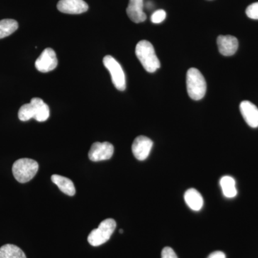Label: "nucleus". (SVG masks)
I'll return each instance as SVG.
<instances>
[{"mask_svg":"<svg viewBox=\"0 0 258 258\" xmlns=\"http://www.w3.org/2000/svg\"><path fill=\"white\" fill-rule=\"evenodd\" d=\"M136 55L147 72L152 74L160 68V61L150 42L144 40L138 42L136 47Z\"/></svg>","mask_w":258,"mask_h":258,"instance_id":"obj_1","label":"nucleus"},{"mask_svg":"<svg viewBox=\"0 0 258 258\" xmlns=\"http://www.w3.org/2000/svg\"><path fill=\"white\" fill-rule=\"evenodd\" d=\"M241 114L246 123L252 127L257 128L258 127V108L255 105L250 101H244L241 102L240 105Z\"/></svg>","mask_w":258,"mask_h":258,"instance_id":"obj_11","label":"nucleus"},{"mask_svg":"<svg viewBox=\"0 0 258 258\" xmlns=\"http://www.w3.org/2000/svg\"><path fill=\"white\" fill-rule=\"evenodd\" d=\"M57 8L66 14L79 15L88 11V5L83 0H60Z\"/></svg>","mask_w":258,"mask_h":258,"instance_id":"obj_9","label":"nucleus"},{"mask_svg":"<svg viewBox=\"0 0 258 258\" xmlns=\"http://www.w3.org/2000/svg\"><path fill=\"white\" fill-rule=\"evenodd\" d=\"M57 66V59L55 52L52 48H46L35 61V68L41 73H48L53 71Z\"/></svg>","mask_w":258,"mask_h":258,"instance_id":"obj_7","label":"nucleus"},{"mask_svg":"<svg viewBox=\"0 0 258 258\" xmlns=\"http://www.w3.org/2000/svg\"><path fill=\"white\" fill-rule=\"evenodd\" d=\"M153 147V142L144 136H139L132 144V152L134 157L139 161H144L149 157Z\"/></svg>","mask_w":258,"mask_h":258,"instance_id":"obj_8","label":"nucleus"},{"mask_svg":"<svg viewBox=\"0 0 258 258\" xmlns=\"http://www.w3.org/2000/svg\"><path fill=\"white\" fill-rule=\"evenodd\" d=\"M51 180L54 184L58 186L60 191L69 196H74L76 195V187L74 182L69 178L64 176L53 174L51 176Z\"/></svg>","mask_w":258,"mask_h":258,"instance_id":"obj_15","label":"nucleus"},{"mask_svg":"<svg viewBox=\"0 0 258 258\" xmlns=\"http://www.w3.org/2000/svg\"><path fill=\"white\" fill-rule=\"evenodd\" d=\"M116 227V222L113 219L108 218L101 222L98 228L91 231L88 241L93 247H98L109 240Z\"/></svg>","mask_w":258,"mask_h":258,"instance_id":"obj_4","label":"nucleus"},{"mask_svg":"<svg viewBox=\"0 0 258 258\" xmlns=\"http://www.w3.org/2000/svg\"><path fill=\"white\" fill-rule=\"evenodd\" d=\"M208 258H226V255L222 251H215V252H212Z\"/></svg>","mask_w":258,"mask_h":258,"instance_id":"obj_23","label":"nucleus"},{"mask_svg":"<svg viewBox=\"0 0 258 258\" xmlns=\"http://www.w3.org/2000/svg\"><path fill=\"white\" fill-rule=\"evenodd\" d=\"M119 232H120V233H123V230H120L119 231Z\"/></svg>","mask_w":258,"mask_h":258,"instance_id":"obj_24","label":"nucleus"},{"mask_svg":"<svg viewBox=\"0 0 258 258\" xmlns=\"http://www.w3.org/2000/svg\"><path fill=\"white\" fill-rule=\"evenodd\" d=\"M186 89L191 99L200 101L203 99L207 91V83L198 69L191 68L186 73Z\"/></svg>","mask_w":258,"mask_h":258,"instance_id":"obj_2","label":"nucleus"},{"mask_svg":"<svg viewBox=\"0 0 258 258\" xmlns=\"http://www.w3.org/2000/svg\"><path fill=\"white\" fill-rule=\"evenodd\" d=\"M19 119L22 121H28L35 118V111L31 103H26L20 108L18 112Z\"/></svg>","mask_w":258,"mask_h":258,"instance_id":"obj_19","label":"nucleus"},{"mask_svg":"<svg viewBox=\"0 0 258 258\" xmlns=\"http://www.w3.org/2000/svg\"><path fill=\"white\" fill-rule=\"evenodd\" d=\"M0 258H27L25 252L18 246L7 244L0 247Z\"/></svg>","mask_w":258,"mask_h":258,"instance_id":"obj_17","label":"nucleus"},{"mask_svg":"<svg viewBox=\"0 0 258 258\" xmlns=\"http://www.w3.org/2000/svg\"><path fill=\"white\" fill-rule=\"evenodd\" d=\"M38 169L39 164L36 161L24 158L15 161L13 166V174L17 181L23 184L33 179Z\"/></svg>","mask_w":258,"mask_h":258,"instance_id":"obj_3","label":"nucleus"},{"mask_svg":"<svg viewBox=\"0 0 258 258\" xmlns=\"http://www.w3.org/2000/svg\"><path fill=\"white\" fill-rule=\"evenodd\" d=\"M18 28V23L16 20L5 19L0 20V39L10 36Z\"/></svg>","mask_w":258,"mask_h":258,"instance_id":"obj_18","label":"nucleus"},{"mask_svg":"<svg viewBox=\"0 0 258 258\" xmlns=\"http://www.w3.org/2000/svg\"><path fill=\"white\" fill-rule=\"evenodd\" d=\"M219 51L224 56H232L238 49V40L232 35H220L217 37Z\"/></svg>","mask_w":258,"mask_h":258,"instance_id":"obj_10","label":"nucleus"},{"mask_svg":"<svg viewBox=\"0 0 258 258\" xmlns=\"http://www.w3.org/2000/svg\"><path fill=\"white\" fill-rule=\"evenodd\" d=\"M161 258H178L174 249L169 247H165L161 251Z\"/></svg>","mask_w":258,"mask_h":258,"instance_id":"obj_22","label":"nucleus"},{"mask_svg":"<svg viewBox=\"0 0 258 258\" xmlns=\"http://www.w3.org/2000/svg\"><path fill=\"white\" fill-rule=\"evenodd\" d=\"M114 153V147L109 142H96L91 146L88 157L92 161L108 160Z\"/></svg>","mask_w":258,"mask_h":258,"instance_id":"obj_6","label":"nucleus"},{"mask_svg":"<svg viewBox=\"0 0 258 258\" xmlns=\"http://www.w3.org/2000/svg\"><path fill=\"white\" fill-rule=\"evenodd\" d=\"M224 196L227 198H234L237 196V190L236 188L235 180L230 176H222L220 181Z\"/></svg>","mask_w":258,"mask_h":258,"instance_id":"obj_16","label":"nucleus"},{"mask_svg":"<svg viewBox=\"0 0 258 258\" xmlns=\"http://www.w3.org/2000/svg\"><path fill=\"white\" fill-rule=\"evenodd\" d=\"M166 17V12L164 10H159L153 13L151 20L153 23L159 24L162 23L165 20Z\"/></svg>","mask_w":258,"mask_h":258,"instance_id":"obj_20","label":"nucleus"},{"mask_svg":"<svg viewBox=\"0 0 258 258\" xmlns=\"http://www.w3.org/2000/svg\"><path fill=\"white\" fill-rule=\"evenodd\" d=\"M184 200L187 206L194 211H200L203 208L204 200L201 194L195 189L186 190Z\"/></svg>","mask_w":258,"mask_h":258,"instance_id":"obj_14","label":"nucleus"},{"mask_svg":"<svg viewBox=\"0 0 258 258\" xmlns=\"http://www.w3.org/2000/svg\"><path fill=\"white\" fill-rule=\"evenodd\" d=\"M126 13L134 23H140L145 21L147 15L144 12V0H129Z\"/></svg>","mask_w":258,"mask_h":258,"instance_id":"obj_12","label":"nucleus"},{"mask_svg":"<svg viewBox=\"0 0 258 258\" xmlns=\"http://www.w3.org/2000/svg\"><path fill=\"white\" fill-rule=\"evenodd\" d=\"M246 15L252 20H258V2L252 3L246 9Z\"/></svg>","mask_w":258,"mask_h":258,"instance_id":"obj_21","label":"nucleus"},{"mask_svg":"<svg viewBox=\"0 0 258 258\" xmlns=\"http://www.w3.org/2000/svg\"><path fill=\"white\" fill-rule=\"evenodd\" d=\"M103 64L111 74L112 82L118 91H124L126 88L125 76L121 66L114 57L111 55L105 56Z\"/></svg>","mask_w":258,"mask_h":258,"instance_id":"obj_5","label":"nucleus"},{"mask_svg":"<svg viewBox=\"0 0 258 258\" xmlns=\"http://www.w3.org/2000/svg\"><path fill=\"white\" fill-rule=\"evenodd\" d=\"M35 111V119L37 121L44 122L50 117V108L41 98H33L30 101Z\"/></svg>","mask_w":258,"mask_h":258,"instance_id":"obj_13","label":"nucleus"}]
</instances>
